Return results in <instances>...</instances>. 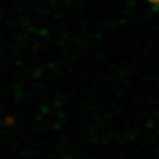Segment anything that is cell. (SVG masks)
<instances>
[{"instance_id":"cell-1","label":"cell","mask_w":159,"mask_h":159,"mask_svg":"<svg viewBox=\"0 0 159 159\" xmlns=\"http://www.w3.org/2000/svg\"><path fill=\"white\" fill-rule=\"evenodd\" d=\"M152 4H159V0H149Z\"/></svg>"}]
</instances>
